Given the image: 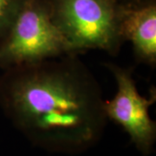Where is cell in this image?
I'll return each mask as SVG.
<instances>
[{"instance_id":"6da1fadb","label":"cell","mask_w":156,"mask_h":156,"mask_svg":"<svg viewBox=\"0 0 156 156\" xmlns=\"http://www.w3.org/2000/svg\"><path fill=\"white\" fill-rule=\"evenodd\" d=\"M0 108L34 146L78 154L101 138L107 119L102 91L78 55L2 70Z\"/></svg>"},{"instance_id":"7a4b0ae2","label":"cell","mask_w":156,"mask_h":156,"mask_svg":"<svg viewBox=\"0 0 156 156\" xmlns=\"http://www.w3.org/2000/svg\"><path fill=\"white\" fill-rule=\"evenodd\" d=\"M52 22L74 54L90 50L116 56L125 43L116 0H46Z\"/></svg>"},{"instance_id":"3957f363","label":"cell","mask_w":156,"mask_h":156,"mask_svg":"<svg viewBox=\"0 0 156 156\" xmlns=\"http://www.w3.org/2000/svg\"><path fill=\"white\" fill-rule=\"evenodd\" d=\"M76 55L50 17L46 0H26L0 44V69Z\"/></svg>"},{"instance_id":"277c9868","label":"cell","mask_w":156,"mask_h":156,"mask_svg":"<svg viewBox=\"0 0 156 156\" xmlns=\"http://www.w3.org/2000/svg\"><path fill=\"white\" fill-rule=\"evenodd\" d=\"M116 83L117 90L111 100L104 101L107 119L118 124L130 137L131 142L144 156L153 152L156 140V123L149 116V108L156 101V89L152 87L149 96L139 93L130 68L105 62Z\"/></svg>"},{"instance_id":"5b68a950","label":"cell","mask_w":156,"mask_h":156,"mask_svg":"<svg viewBox=\"0 0 156 156\" xmlns=\"http://www.w3.org/2000/svg\"><path fill=\"white\" fill-rule=\"evenodd\" d=\"M121 31L131 43L135 60L152 68L156 65V0L121 5Z\"/></svg>"},{"instance_id":"8992f818","label":"cell","mask_w":156,"mask_h":156,"mask_svg":"<svg viewBox=\"0 0 156 156\" xmlns=\"http://www.w3.org/2000/svg\"><path fill=\"white\" fill-rule=\"evenodd\" d=\"M26 0H0V44L5 39Z\"/></svg>"},{"instance_id":"52a82bcc","label":"cell","mask_w":156,"mask_h":156,"mask_svg":"<svg viewBox=\"0 0 156 156\" xmlns=\"http://www.w3.org/2000/svg\"><path fill=\"white\" fill-rule=\"evenodd\" d=\"M147 0H116V2L122 6H129V5H139L140 3L146 2Z\"/></svg>"}]
</instances>
